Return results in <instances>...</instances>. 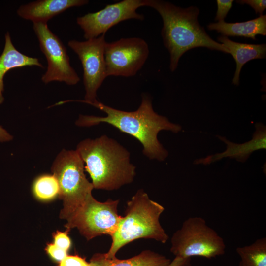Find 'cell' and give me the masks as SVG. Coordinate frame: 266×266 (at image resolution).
Wrapping results in <instances>:
<instances>
[{"label": "cell", "instance_id": "cell-24", "mask_svg": "<svg viewBox=\"0 0 266 266\" xmlns=\"http://www.w3.org/2000/svg\"><path fill=\"white\" fill-rule=\"evenodd\" d=\"M240 4H247L250 6L260 16L263 15V12L266 8V1L265 0H241L236 1Z\"/></svg>", "mask_w": 266, "mask_h": 266}, {"label": "cell", "instance_id": "cell-16", "mask_svg": "<svg viewBox=\"0 0 266 266\" xmlns=\"http://www.w3.org/2000/svg\"><path fill=\"white\" fill-rule=\"evenodd\" d=\"M229 51L236 63V69L232 83L238 86L239 84L240 73L243 66L248 61L265 58L266 56V44H253L236 42L225 36H220L217 38Z\"/></svg>", "mask_w": 266, "mask_h": 266}, {"label": "cell", "instance_id": "cell-22", "mask_svg": "<svg viewBox=\"0 0 266 266\" xmlns=\"http://www.w3.org/2000/svg\"><path fill=\"white\" fill-rule=\"evenodd\" d=\"M59 266H90V265L78 255H67L59 262Z\"/></svg>", "mask_w": 266, "mask_h": 266}, {"label": "cell", "instance_id": "cell-26", "mask_svg": "<svg viewBox=\"0 0 266 266\" xmlns=\"http://www.w3.org/2000/svg\"><path fill=\"white\" fill-rule=\"evenodd\" d=\"M13 136L0 125V142H5L12 140Z\"/></svg>", "mask_w": 266, "mask_h": 266}, {"label": "cell", "instance_id": "cell-20", "mask_svg": "<svg viewBox=\"0 0 266 266\" xmlns=\"http://www.w3.org/2000/svg\"><path fill=\"white\" fill-rule=\"evenodd\" d=\"M68 231L60 232L57 231L53 234L54 244L57 247L66 251L71 246V240L67 235Z\"/></svg>", "mask_w": 266, "mask_h": 266}, {"label": "cell", "instance_id": "cell-9", "mask_svg": "<svg viewBox=\"0 0 266 266\" xmlns=\"http://www.w3.org/2000/svg\"><path fill=\"white\" fill-rule=\"evenodd\" d=\"M33 29L47 62V70L41 77L42 82L77 84L80 77L70 65L66 48L62 41L50 30L47 23H33Z\"/></svg>", "mask_w": 266, "mask_h": 266}, {"label": "cell", "instance_id": "cell-5", "mask_svg": "<svg viewBox=\"0 0 266 266\" xmlns=\"http://www.w3.org/2000/svg\"><path fill=\"white\" fill-rule=\"evenodd\" d=\"M51 171L60 188L63 207L60 217L66 220L91 195L94 189L85 174L84 162L76 150L63 149L55 159Z\"/></svg>", "mask_w": 266, "mask_h": 266}, {"label": "cell", "instance_id": "cell-7", "mask_svg": "<svg viewBox=\"0 0 266 266\" xmlns=\"http://www.w3.org/2000/svg\"><path fill=\"white\" fill-rule=\"evenodd\" d=\"M119 200L100 202L92 195L66 220L68 231L77 228L88 240L103 234L111 236L117 230L122 216L118 214Z\"/></svg>", "mask_w": 266, "mask_h": 266}, {"label": "cell", "instance_id": "cell-17", "mask_svg": "<svg viewBox=\"0 0 266 266\" xmlns=\"http://www.w3.org/2000/svg\"><path fill=\"white\" fill-rule=\"evenodd\" d=\"M207 27L209 30L216 31L223 36L243 37L256 40L257 35H266V15L242 22L227 23L223 21L211 23Z\"/></svg>", "mask_w": 266, "mask_h": 266}, {"label": "cell", "instance_id": "cell-19", "mask_svg": "<svg viewBox=\"0 0 266 266\" xmlns=\"http://www.w3.org/2000/svg\"><path fill=\"white\" fill-rule=\"evenodd\" d=\"M33 192L39 200L48 201L59 196L60 188L58 182L53 174H43L34 181Z\"/></svg>", "mask_w": 266, "mask_h": 266}, {"label": "cell", "instance_id": "cell-12", "mask_svg": "<svg viewBox=\"0 0 266 266\" xmlns=\"http://www.w3.org/2000/svg\"><path fill=\"white\" fill-rule=\"evenodd\" d=\"M255 127L256 129L252 139L244 143H235L228 140L225 137L218 135V138L226 144V150L222 153L196 159L194 164L207 165L226 157L234 158L237 161L245 162L254 151L266 149V126L261 123H257Z\"/></svg>", "mask_w": 266, "mask_h": 266}, {"label": "cell", "instance_id": "cell-14", "mask_svg": "<svg viewBox=\"0 0 266 266\" xmlns=\"http://www.w3.org/2000/svg\"><path fill=\"white\" fill-rule=\"evenodd\" d=\"M171 260L154 251L146 250L126 259L107 258L104 253H97L90 260V266H167Z\"/></svg>", "mask_w": 266, "mask_h": 266}, {"label": "cell", "instance_id": "cell-15", "mask_svg": "<svg viewBox=\"0 0 266 266\" xmlns=\"http://www.w3.org/2000/svg\"><path fill=\"white\" fill-rule=\"evenodd\" d=\"M27 66L43 67L38 58L27 56L19 51L13 44L10 33L7 32L3 51L0 55V105L4 101L3 78L6 73L11 69Z\"/></svg>", "mask_w": 266, "mask_h": 266}, {"label": "cell", "instance_id": "cell-8", "mask_svg": "<svg viewBox=\"0 0 266 266\" xmlns=\"http://www.w3.org/2000/svg\"><path fill=\"white\" fill-rule=\"evenodd\" d=\"M105 34L80 41L69 40L68 46L77 54L83 70V84L85 94L81 102L90 105L98 101L97 93L107 77L104 58L106 43Z\"/></svg>", "mask_w": 266, "mask_h": 266}, {"label": "cell", "instance_id": "cell-23", "mask_svg": "<svg viewBox=\"0 0 266 266\" xmlns=\"http://www.w3.org/2000/svg\"><path fill=\"white\" fill-rule=\"evenodd\" d=\"M45 250L53 259L59 262L67 255V251L57 247L54 243L48 244Z\"/></svg>", "mask_w": 266, "mask_h": 266}, {"label": "cell", "instance_id": "cell-10", "mask_svg": "<svg viewBox=\"0 0 266 266\" xmlns=\"http://www.w3.org/2000/svg\"><path fill=\"white\" fill-rule=\"evenodd\" d=\"M149 54L148 44L139 37L122 38L106 42L104 58L107 77L135 75L145 64Z\"/></svg>", "mask_w": 266, "mask_h": 266}, {"label": "cell", "instance_id": "cell-6", "mask_svg": "<svg viewBox=\"0 0 266 266\" xmlns=\"http://www.w3.org/2000/svg\"><path fill=\"white\" fill-rule=\"evenodd\" d=\"M226 247L223 238L208 226L205 220L195 216L185 220L173 233L170 250L175 257L184 259H211L224 255Z\"/></svg>", "mask_w": 266, "mask_h": 266}, {"label": "cell", "instance_id": "cell-25", "mask_svg": "<svg viewBox=\"0 0 266 266\" xmlns=\"http://www.w3.org/2000/svg\"><path fill=\"white\" fill-rule=\"evenodd\" d=\"M191 259L175 257L167 266H190Z\"/></svg>", "mask_w": 266, "mask_h": 266}, {"label": "cell", "instance_id": "cell-13", "mask_svg": "<svg viewBox=\"0 0 266 266\" xmlns=\"http://www.w3.org/2000/svg\"><path fill=\"white\" fill-rule=\"evenodd\" d=\"M87 0H39L21 5L17 13L21 18L33 23L47 22L67 9L87 4Z\"/></svg>", "mask_w": 266, "mask_h": 266}, {"label": "cell", "instance_id": "cell-4", "mask_svg": "<svg viewBox=\"0 0 266 266\" xmlns=\"http://www.w3.org/2000/svg\"><path fill=\"white\" fill-rule=\"evenodd\" d=\"M165 208L151 200L143 190H138L127 202L116 231L111 236V246L104 254L108 258L116 257L118 251L127 244L138 239H151L165 243L168 239L160 222Z\"/></svg>", "mask_w": 266, "mask_h": 266}, {"label": "cell", "instance_id": "cell-11", "mask_svg": "<svg viewBox=\"0 0 266 266\" xmlns=\"http://www.w3.org/2000/svg\"><path fill=\"white\" fill-rule=\"evenodd\" d=\"M145 6V0H124L96 12L88 13L77 18V24L84 32V37L89 39L105 34L111 27L129 19L143 20L144 16L137 12Z\"/></svg>", "mask_w": 266, "mask_h": 266}, {"label": "cell", "instance_id": "cell-3", "mask_svg": "<svg viewBox=\"0 0 266 266\" xmlns=\"http://www.w3.org/2000/svg\"><path fill=\"white\" fill-rule=\"evenodd\" d=\"M76 151L84 162L94 189L112 191L130 184L136 175L130 153L116 140L106 135L87 138Z\"/></svg>", "mask_w": 266, "mask_h": 266}, {"label": "cell", "instance_id": "cell-21", "mask_svg": "<svg viewBox=\"0 0 266 266\" xmlns=\"http://www.w3.org/2000/svg\"><path fill=\"white\" fill-rule=\"evenodd\" d=\"M233 0H217V10L215 21H223L232 7Z\"/></svg>", "mask_w": 266, "mask_h": 266}, {"label": "cell", "instance_id": "cell-18", "mask_svg": "<svg viewBox=\"0 0 266 266\" xmlns=\"http://www.w3.org/2000/svg\"><path fill=\"white\" fill-rule=\"evenodd\" d=\"M236 251L240 258L239 266H266V238L238 247Z\"/></svg>", "mask_w": 266, "mask_h": 266}, {"label": "cell", "instance_id": "cell-2", "mask_svg": "<svg viewBox=\"0 0 266 266\" xmlns=\"http://www.w3.org/2000/svg\"><path fill=\"white\" fill-rule=\"evenodd\" d=\"M145 6L156 10L162 18L161 35L170 54L172 72L176 69L181 56L194 48L206 47L229 54V50L211 38L199 24L200 10L197 7L183 8L161 0H145Z\"/></svg>", "mask_w": 266, "mask_h": 266}, {"label": "cell", "instance_id": "cell-1", "mask_svg": "<svg viewBox=\"0 0 266 266\" xmlns=\"http://www.w3.org/2000/svg\"><path fill=\"white\" fill-rule=\"evenodd\" d=\"M92 105L104 112L103 117L80 115L76 121L79 127H91L106 123L120 132L134 137L142 145L143 154L150 160L164 161L168 152L158 139L162 130L178 133L182 127L171 122L166 117L160 115L153 109L151 97L142 95L141 103L134 111L118 110L97 101Z\"/></svg>", "mask_w": 266, "mask_h": 266}]
</instances>
